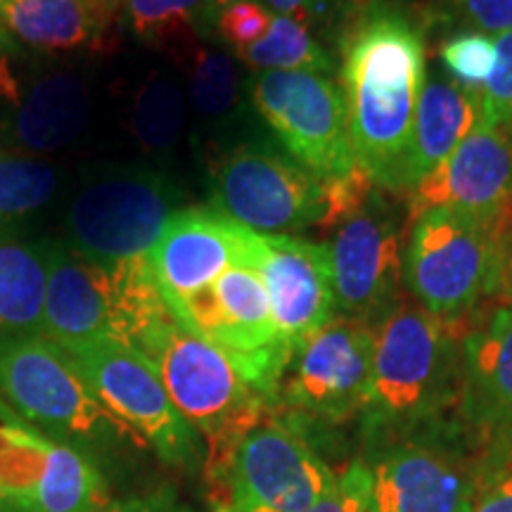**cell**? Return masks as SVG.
<instances>
[{"label": "cell", "instance_id": "1", "mask_svg": "<svg viewBox=\"0 0 512 512\" xmlns=\"http://www.w3.org/2000/svg\"><path fill=\"white\" fill-rule=\"evenodd\" d=\"M335 43L356 162L375 188L399 197L427 76L425 12L356 0Z\"/></svg>", "mask_w": 512, "mask_h": 512}, {"label": "cell", "instance_id": "2", "mask_svg": "<svg viewBox=\"0 0 512 512\" xmlns=\"http://www.w3.org/2000/svg\"><path fill=\"white\" fill-rule=\"evenodd\" d=\"M467 318L432 316L401 297L375 328L373 380L363 406V430L373 441L411 434L446 422L463 384Z\"/></svg>", "mask_w": 512, "mask_h": 512}, {"label": "cell", "instance_id": "3", "mask_svg": "<svg viewBox=\"0 0 512 512\" xmlns=\"http://www.w3.org/2000/svg\"><path fill=\"white\" fill-rule=\"evenodd\" d=\"M373 188L363 169L323 181L266 138H242L211 164V207L259 233L335 228Z\"/></svg>", "mask_w": 512, "mask_h": 512}, {"label": "cell", "instance_id": "4", "mask_svg": "<svg viewBox=\"0 0 512 512\" xmlns=\"http://www.w3.org/2000/svg\"><path fill=\"white\" fill-rule=\"evenodd\" d=\"M166 394L207 444V477L221 496L235 453L249 432L278 406L254 387L219 347L185 328L176 316L140 344Z\"/></svg>", "mask_w": 512, "mask_h": 512}, {"label": "cell", "instance_id": "5", "mask_svg": "<svg viewBox=\"0 0 512 512\" xmlns=\"http://www.w3.org/2000/svg\"><path fill=\"white\" fill-rule=\"evenodd\" d=\"M174 318L152 275L150 259L100 264L69 242H48V290L41 337L72 349L117 342L138 351Z\"/></svg>", "mask_w": 512, "mask_h": 512}, {"label": "cell", "instance_id": "6", "mask_svg": "<svg viewBox=\"0 0 512 512\" xmlns=\"http://www.w3.org/2000/svg\"><path fill=\"white\" fill-rule=\"evenodd\" d=\"M0 394L57 444L72 448H145L124 420L95 394L76 361L55 342L41 337L0 339Z\"/></svg>", "mask_w": 512, "mask_h": 512}, {"label": "cell", "instance_id": "7", "mask_svg": "<svg viewBox=\"0 0 512 512\" xmlns=\"http://www.w3.org/2000/svg\"><path fill=\"white\" fill-rule=\"evenodd\" d=\"M375 444L366 512H472L491 448L463 420Z\"/></svg>", "mask_w": 512, "mask_h": 512}, {"label": "cell", "instance_id": "8", "mask_svg": "<svg viewBox=\"0 0 512 512\" xmlns=\"http://www.w3.org/2000/svg\"><path fill=\"white\" fill-rule=\"evenodd\" d=\"M512 211L475 216L451 207L422 211L403 247V287L444 320L467 318L498 290V245Z\"/></svg>", "mask_w": 512, "mask_h": 512}, {"label": "cell", "instance_id": "9", "mask_svg": "<svg viewBox=\"0 0 512 512\" xmlns=\"http://www.w3.org/2000/svg\"><path fill=\"white\" fill-rule=\"evenodd\" d=\"M181 190L150 166H112L88 178L69 204V245L100 264L147 259L176 214Z\"/></svg>", "mask_w": 512, "mask_h": 512}, {"label": "cell", "instance_id": "10", "mask_svg": "<svg viewBox=\"0 0 512 512\" xmlns=\"http://www.w3.org/2000/svg\"><path fill=\"white\" fill-rule=\"evenodd\" d=\"M406 204L373 188L361 207L332 228L330 254L337 313L377 328L401 299L403 247L408 238Z\"/></svg>", "mask_w": 512, "mask_h": 512}, {"label": "cell", "instance_id": "11", "mask_svg": "<svg viewBox=\"0 0 512 512\" xmlns=\"http://www.w3.org/2000/svg\"><path fill=\"white\" fill-rule=\"evenodd\" d=\"M254 112L313 176L339 181L356 174L347 102L335 76L313 72H259L249 83Z\"/></svg>", "mask_w": 512, "mask_h": 512}, {"label": "cell", "instance_id": "12", "mask_svg": "<svg viewBox=\"0 0 512 512\" xmlns=\"http://www.w3.org/2000/svg\"><path fill=\"white\" fill-rule=\"evenodd\" d=\"M373 354V325L335 316L294 351L280 384L278 411L330 425L361 415L373 380Z\"/></svg>", "mask_w": 512, "mask_h": 512}, {"label": "cell", "instance_id": "13", "mask_svg": "<svg viewBox=\"0 0 512 512\" xmlns=\"http://www.w3.org/2000/svg\"><path fill=\"white\" fill-rule=\"evenodd\" d=\"M290 418L273 413L242 441L221 491L228 512H306L335 484Z\"/></svg>", "mask_w": 512, "mask_h": 512}, {"label": "cell", "instance_id": "14", "mask_svg": "<svg viewBox=\"0 0 512 512\" xmlns=\"http://www.w3.org/2000/svg\"><path fill=\"white\" fill-rule=\"evenodd\" d=\"M64 351L74 358L102 403L124 420L164 463H197V432L178 413L157 370L138 351L107 339Z\"/></svg>", "mask_w": 512, "mask_h": 512}, {"label": "cell", "instance_id": "15", "mask_svg": "<svg viewBox=\"0 0 512 512\" xmlns=\"http://www.w3.org/2000/svg\"><path fill=\"white\" fill-rule=\"evenodd\" d=\"M247 266L264 280L275 328L292 351L337 316L325 242L254 230Z\"/></svg>", "mask_w": 512, "mask_h": 512}, {"label": "cell", "instance_id": "16", "mask_svg": "<svg viewBox=\"0 0 512 512\" xmlns=\"http://www.w3.org/2000/svg\"><path fill=\"white\" fill-rule=\"evenodd\" d=\"M252 233V228L214 207L178 209L147 256L164 302L174 306L188 294L216 283L226 268L247 266Z\"/></svg>", "mask_w": 512, "mask_h": 512}, {"label": "cell", "instance_id": "17", "mask_svg": "<svg viewBox=\"0 0 512 512\" xmlns=\"http://www.w3.org/2000/svg\"><path fill=\"white\" fill-rule=\"evenodd\" d=\"M408 226L422 211L451 207L475 216L512 211V136L479 121L475 131L403 197Z\"/></svg>", "mask_w": 512, "mask_h": 512}, {"label": "cell", "instance_id": "18", "mask_svg": "<svg viewBox=\"0 0 512 512\" xmlns=\"http://www.w3.org/2000/svg\"><path fill=\"white\" fill-rule=\"evenodd\" d=\"M458 418L496 444L512 420V304L489 299L470 313L463 337Z\"/></svg>", "mask_w": 512, "mask_h": 512}, {"label": "cell", "instance_id": "19", "mask_svg": "<svg viewBox=\"0 0 512 512\" xmlns=\"http://www.w3.org/2000/svg\"><path fill=\"white\" fill-rule=\"evenodd\" d=\"M479 124V95L460 88L439 64L427 67L411 152L403 174V197L430 176Z\"/></svg>", "mask_w": 512, "mask_h": 512}, {"label": "cell", "instance_id": "20", "mask_svg": "<svg viewBox=\"0 0 512 512\" xmlns=\"http://www.w3.org/2000/svg\"><path fill=\"white\" fill-rule=\"evenodd\" d=\"M112 17L98 0H0V27L41 53L95 46Z\"/></svg>", "mask_w": 512, "mask_h": 512}, {"label": "cell", "instance_id": "21", "mask_svg": "<svg viewBox=\"0 0 512 512\" xmlns=\"http://www.w3.org/2000/svg\"><path fill=\"white\" fill-rule=\"evenodd\" d=\"M91 119V95L72 72H50L31 83L12 119V138L29 152L74 145Z\"/></svg>", "mask_w": 512, "mask_h": 512}, {"label": "cell", "instance_id": "22", "mask_svg": "<svg viewBox=\"0 0 512 512\" xmlns=\"http://www.w3.org/2000/svg\"><path fill=\"white\" fill-rule=\"evenodd\" d=\"M48 290V242L0 233V339L43 332Z\"/></svg>", "mask_w": 512, "mask_h": 512}, {"label": "cell", "instance_id": "23", "mask_svg": "<svg viewBox=\"0 0 512 512\" xmlns=\"http://www.w3.org/2000/svg\"><path fill=\"white\" fill-rule=\"evenodd\" d=\"M185 57V93L202 126L228 131L245 112L242 79L233 57L211 43L190 41Z\"/></svg>", "mask_w": 512, "mask_h": 512}, {"label": "cell", "instance_id": "24", "mask_svg": "<svg viewBox=\"0 0 512 512\" xmlns=\"http://www.w3.org/2000/svg\"><path fill=\"white\" fill-rule=\"evenodd\" d=\"M110 501L93 460L79 448L53 441L31 496V512H100Z\"/></svg>", "mask_w": 512, "mask_h": 512}, {"label": "cell", "instance_id": "25", "mask_svg": "<svg viewBox=\"0 0 512 512\" xmlns=\"http://www.w3.org/2000/svg\"><path fill=\"white\" fill-rule=\"evenodd\" d=\"M185 83L171 72H155L136 91L131 107V133L150 157L174 152L188 117Z\"/></svg>", "mask_w": 512, "mask_h": 512}, {"label": "cell", "instance_id": "26", "mask_svg": "<svg viewBox=\"0 0 512 512\" xmlns=\"http://www.w3.org/2000/svg\"><path fill=\"white\" fill-rule=\"evenodd\" d=\"M245 67L259 72H313L335 76L337 60L318 36L297 19L275 15L271 29L252 46L235 53Z\"/></svg>", "mask_w": 512, "mask_h": 512}, {"label": "cell", "instance_id": "27", "mask_svg": "<svg viewBox=\"0 0 512 512\" xmlns=\"http://www.w3.org/2000/svg\"><path fill=\"white\" fill-rule=\"evenodd\" d=\"M219 0H124L126 22L147 46L211 41Z\"/></svg>", "mask_w": 512, "mask_h": 512}, {"label": "cell", "instance_id": "28", "mask_svg": "<svg viewBox=\"0 0 512 512\" xmlns=\"http://www.w3.org/2000/svg\"><path fill=\"white\" fill-rule=\"evenodd\" d=\"M60 174L43 159L0 152V223L27 219L50 202Z\"/></svg>", "mask_w": 512, "mask_h": 512}, {"label": "cell", "instance_id": "29", "mask_svg": "<svg viewBox=\"0 0 512 512\" xmlns=\"http://www.w3.org/2000/svg\"><path fill=\"white\" fill-rule=\"evenodd\" d=\"M427 19V34L432 29L479 31V34H505L512 29V0H430L420 5Z\"/></svg>", "mask_w": 512, "mask_h": 512}, {"label": "cell", "instance_id": "30", "mask_svg": "<svg viewBox=\"0 0 512 512\" xmlns=\"http://www.w3.org/2000/svg\"><path fill=\"white\" fill-rule=\"evenodd\" d=\"M494 64L496 41L479 31H456L439 46V67L470 93L482 95Z\"/></svg>", "mask_w": 512, "mask_h": 512}, {"label": "cell", "instance_id": "31", "mask_svg": "<svg viewBox=\"0 0 512 512\" xmlns=\"http://www.w3.org/2000/svg\"><path fill=\"white\" fill-rule=\"evenodd\" d=\"M275 12L264 0H219L211 22V41H219L230 53H240L266 36Z\"/></svg>", "mask_w": 512, "mask_h": 512}, {"label": "cell", "instance_id": "32", "mask_svg": "<svg viewBox=\"0 0 512 512\" xmlns=\"http://www.w3.org/2000/svg\"><path fill=\"white\" fill-rule=\"evenodd\" d=\"M479 121L512 136V29L496 36V64L479 95Z\"/></svg>", "mask_w": 512, "mask_h": 512}, {"label": "cell", "instance_id": "33", "mask_svg": "<svg viewBox=\"0 0 512 512\" xmlns=\"http://www.w3.org/2000/svg\"><path fill=\"white\" fill-rule=\"evenodd\" d=\"M266 5L278 15L306 24L313 34H328L337 41L356 0H266Z\"/></svg>", "mask_w": 512, "mask_h": 512}, {"label": "cell", "instance_id": "34", "mask_svg": "<svg viewBox=\"0 0 512 512\" xmlns=\"http://www.w3.org/2000/svg\"><path fill=\"white\" fill-rule=\"evenodd\" d=\"M370 472L366 460H354L332 484V489L306 512H366Z\"/></svg>", "mask_w": 512, "mask_h": 512}, {"label": "cell", "instance_id": "35", "mask_svg": "<svg viewBox=\"0 0 512 512\" xmlns=\"http://www.w3.org/2000/svg\"><path fill=\"white\" fill-rule=\"evenodd\" d=\"M472 512H512V453L491 458Z\"/></svg>", "mask_w": 512, "mask_h": 512}, {"label": "cell", "instance_id": "36", "mask_svg": "<svg viewBox=\"0 0 512 512\" xmlns=\"http://www.w3.org/2000/svg\"><path fill=\"white\" fill-rule=\"evenodd\" d=\"M100 512H185V508L176 503L171 491H152L143 496H128L121 501H110Z\"/></svg>", "mask_w": 512, "mask_h": 512}, {"label": "cell", "instance_id": "37", "mask_svg": "<svg viewBox=\"0 0 512 512\" xmlns=\"http://www.w3.org/2000/svg\"><path fill=\"white\" fill-rule=\"evenodd\" d=\"M498 302L512 304V216L505 223L498 245Z\"/></svg>", "mask_w": 512, "mask_h": 512}, {"label": "cell", "instance_id": "38", "mask_svg": "<svg viewBox=\"0 0 512 512\" xmlns=\"http://www.w3.org/2000/svg\"><path fill=\"white\" fill-rule=\"evenodd\" d=\"M0 98L17 102V105H19V100H22L19 98V88H17L15 76H12L8 62H5L3 48H0Z\"/></svg>", "mask_w": 512, "mask_h": 512}, {"label": "cell", "instance_id": "39", "mask_svg": "<svg viewBox=\"0 0 512 512\" xmlns=\"http://www.w3.org/2000/svg\"><path fill=\"white\" fill-rule=\"evenodd\" d=\"M510 453H512V420H510V425L503 430L501 437L496 439V444L491 446V458L510 456Z\"/></svg>", "mask_w": 512, "mask_h": 512}, {"label": "cell", "instance_id": "40", "mask_svg": "<svg viewBox=\"0 0 512 512\" xmlns=\"http://www.w3.org/2000/svg\"><path fill=\"white\" fill-rule=\"evenodd\" d=\"M0 48H3V50H15L17 48V43L12 41L10 34L3 27H0Z\"/></svg>", "mask_w": 512, "mask_h": 512}, {"label": "cell", "instance_id": "41", "mask_svg": "<svg viewBox=\"0 0 512 512\" xmlns=\"http://www.w3.org/2000/svg\"><path fill=\"white\" fill-rule=\"evenodd\" d=\"M0 512H15V508H12L8 496H5L3 486H0Z\"/></svg>", "mask_w": 512, "mask_h": 512}, {"label": "cell", "instance_id": "42", "mask_svg": "<svg viewBox=\"0 0 512 512\" xmlns=\"http://www.w3.org/2000/svg\"><path fill=\"white\" fill-rule=\"evenodd\" d=\"M98 3L105 5V8L110 10V12H117L121 8V3H124V0H98Z\"/></svg>", "mask_w": 512, "mask_h": 512}, {"label": "cell", "instance_id": "43", "mask_svg": "<svg viewBox=\"0 0 512 512\" xmlns=\"http://www.w3.org/2000/svg\"><path fill=\"white\" fill-rule=\"evenodd\" d=\"M382 3H396V5H415L418 0H382Z\"/></svg>", "mask_w": 512, "mask_h": 512}]
</instances>
